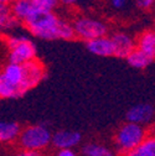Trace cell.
Returning <instances> with one entry per match:
<instances>
[{
    "instance_id": "cell-11",
    "label": "cell",
    "mask_w": 155,
    "mask_h": 156,
    "mask_svg": "<svg viewBox=\"0 0 155 156\" xmlns=\"http://www.w3.org/2000/svg\"><path fill=\"white\" fill-rule=\"evenodd\" d=\"M87 50L96 56H114L113 41L107 36H101L87 41Z\"/></svg>"
},
{
    "instance_id": "cell-17",
    "label": "cell",
    "mask_w": 155,
    "mask_h": 156,
    "mask_svg": "<svg viewBox=\"0 0 155 156\" xmlns=\"http://www.w3.org/2000/svg\"><path fill=\"white\" fill-rule=\"evenodd\" d=\"M32 3L37 10L52 11L57 6V4L60 3V0H32Z\"/></svg>"
},
{
    "instance_id": "cell-1",
    "label": "cell",
    "mask_w": 155,
    "mask_h": 156,
    "mask_svg": "<svg viewBox=\"0 0 155 156\" xmlns=\"http://www.w3.org/2000/svg\"><path fill=\"white\" fill-rule=\"evenodd\" d=\"M24 24L30 34L42 40H72L76 37L73 24L61 20L52 11H41L36 9Z\"/></svg>"
},
{
    "instance_id": "cell-5",
    "label": "cell",
    "mask_w": 155,
    "mask_h": 156,
    "mask_svg": "<svg viewBox=\"0 0 155 156\" xmlns=\"http://www.w3.org/2000/svg\"><path fill=\"white\" fill-rule=\"evenodd\" d=\"M8 62L24 65L36 58V47L29 38L21 36H8L5 38Z\"/></svg>"
},
{
    "instance_id": "cell-10",
    "label": "cell",
    "mask_w": 155,
    "mask_h": 156,
    "mask_svg": "<svg viewBox=\"0 0 155 156\" xmlns=\"http://www.w3.org/2000/svg\"><path fill=\"white\" fill-rule=\"evenodd\" d=\"M154 116V108L146 103H139L137 105H133L125 114V118L128 122L138 123V124H148Z\"/></svg>"
},
{
    "instance_id": "cell-3",
    "label": "cell",
    "mask_w": 155,
    "mask_h": 156,
    "mask_svg": "<svg viewBox=\"0 0 155 156\" xmlns=\"http://www.w3.org/2000/svg\"><path fill=\"white\" fill-rule=\"evenodd\" d=\"M24 78L23 65L8 62L0 74V95L2 98H17L24 93L21 90V83Z\"/></svg>"
},
{
    "instance_id": "cell-20",
    "label": "cell",
    "mask_w": 155,
    "mask_h": 156,
    "mask_svg": "<svg viewBox=\"0 0 155 156\" xmlns=\"http://www.w3.org/2000/svg\"><path fill=\"white\" fill-rule=\"evenodd\" d=\"M110 3H112V6L115 8V9H121L124 6L125 4V0H110Z\"/></svg>"
},
{
    "instance_id": "cell-8",
    "label": "cell",
    "mask_w": 155,
    "mask_h": 156,
    "mask_svg": "<svg viewBox=\"0 0 155 156\" xmlns=\"http://www.w3.org/2000/svg\"><path fill=\"white\" fill-rule=\"evenodd\" d=\"M113 46H114V56L119 58H127L135 48H137V42L133 38L124 34V32H117L112 37Z\"/></svg>"
},
{
    "instance_id": "cell-2",
    "label": "cell",
    "mask_w": 155,
    "mask_h": 156,
    "mask_svg": "<svg viewBox=\"0 0 155 156\" xmlns=\"http://www.w3.org/2000/svg\"><path fill=\"white\" fill-rule=\"evenodd\" d=\"M148 135L146 129L138 123L128 122L119 126L114 135V145L119 154L130 155L145 136Z\"/></svg>"
},
{
    "instance_id": "cell-16",
    "label": "cell",
    "mask_w": 155,
    "mask_h": 156,
    "mask_svg": "<svg viewBox=\"0 0 155 156\" xmlns=\"http://www.w3.org/2000/svg\"><path fill=\"white\" fill-rule=\"evenodd\" d=\"M81 152L85 156H110L112 155V151L107 146L102 144H97V143L86 144L81 149Z\"/></svg>"
},
{
    "instance_id": "cell-7",
    "label": "cell",
    "mask_w": 155,
    "mask_h": 156,
    "mask_svg": "<svg viewBox=\"0 0 155 156\" xmlns=\"http://www.w3.org/2000/svg\"><path fill=\"white\" fill-rule=\"evenodd\" d=\"M23 68H24V78L21 83V90L23 93H26L29 89L34 88L44 80L46 76V68L37 60H32L24 63Z\"/></svg>"
},
{
    "instance_id": "cell-14",
    "label": "cell",
    "mask_w": 155,
    "mask_h": 156,
    "mask_svg": "<svg viewBox=\"0 0 155 156\" xmlns=\"http://www.w3.org/2000/svg\"><path fill=\"white\" fill-rule=\"evenodd\" d=\"M154 58L155 57H153L148 52H145V51H143V50L137 47L127 57V61L132 67L138 68V69H143V68H146L154 61Z\"/></svg>"
},
{
    "instance_id": "cell-9",
    "label": "cell",
    "mask_w": 155,
    "mask_h": 156,
    "mask_svg": "<svg viewBox=\"0 0 155 156\" xmlns=\"http://www.w3.org/2000/svg\"><path fill=\"white\" fill-rule=\"evenodd\" d=\"M81 141V134L73 130H60L52 135L51 145L55 149H73Z\"/></svg>"
},
{
    "instance_id": "cell-6",
    "label": "cell",
    "mask_w": 155,
    "mask_h": 156,
    "mask_svg": "<svg viewBox=\"0 0 155 156\" xmlns=\"http://www.w3.org/2000/svg\"><path fill=\"white\" fill-rule=\"evenodd\" d=\"M73 27H74L76 37L81 38V40L86 42L97 37L106 36L108 32V26L103 21L87 16L77 17L73 21Z\"/></svg>"
},
{
    "instance_id": "cell-23",
    "label": "cell",
    "mask_w": 155,
    "mask_h": 156,
    "mask_svg": "<svg viewBox=\"0 0 155 156\" xmlns=\"http://www.w3.org/2000/svg\"><path fill=\"white\" fill-rule=\"evenodd\" d=\"M10 2H11V0H0V3H2V4H8Z\"/></svg>"
},
{
    "instance_id": "cell-22",
    "label": "cell",
    "mask_w": 155,
    "mask_h": 156,
    "mask_svg": "<svg viewBox=\"0 0 155 156\" xmlns=\"http://www.w3.org/2000/svg\"><path fill=\"white\" fill-rule=\"evenodd\" d=\"M77 2H78V0H60V3H62L63 5H73Z\"/></svg>"
},
{
    "instance_id": "cell-13",
    "label": "cell",
    "mask_w": 155,
    "mask_h": 156,
    "mask_svg": "<svg viewBox=\"0 0 155 156\" xmlns=\"http://www.w3.org/2000/svg\"><path fill=\"white\" fill-rule=\"evenodd\" d=\"M10 10L15 17H17L19 20L24 23L36 10V8L32 3V0H14Z\"/></svg>"
},
{
    "instance_id": "cell-4",
    "label": "cell",
    "mask_w": 155,
    "mask_h": 156,
    "mask_svg": "<svg viewBox=\"0 0 155 156\" xmlns=\"http://www.w3.org/2000/svg\"><path fill=\"white\" fill-rule=\"evenodd\" d=\"M52 141V135L45 125H29L21 130L17 143L23 150L44 151Z\"/></svg>"
},
{
    "instance_id": "cell-19",
    "label": "cell",
    "mask_w": 155,
    "mask_h": 156,
    "mask_svg": "<svg viewBox=\"0 0 155 156\" xmlns=\"http://www.w3.org/2000/svg\"><path fill=\"white\" fill-rule=\"evenodd\" d=\"M56 154H57V156H74V155H76V152H74L72 149H70V147L59 149Z\"/></svg>"
},
{
    "instance_id": "cell-21",
    "label": "cell",
    "mask_w": 155,
    "mask_h": 156,
    "mask_svg": "<svg viewBox=\"0 0 155 156\" xmlns=\"http://www.w3.org/2000/svg\"><path fill=\"white\" fill-rule=\"evenodd\" d=\"M21 155H25V156H38L41 155L40 151H35V150H23Z\"/></svg>"
},
{
    "instance_id": "cell-18",
    "label": "cell",
    "mask_w": 155,
    "mask_h": 156,
    "mask_svg": "<svg viewBox=\"0 0 155 156\" xmlns=\"http://www.w3.org/2000/svg\"><path fill=\"white\" fill-rule=\"evenodd\" d=\"M155 3V0H138L137 4L140 9H144V10H149Z\"/></svg>"
},
{
    "instance_id": "cell-15",
    "label": "cell",
    "mask_w": 155,
    "mask_h": 156,
    "mask_svg": "<svg viewBox=\"0 0 155 156\" xmlns=\"http://www.w3.org/2000/svg\"><path fill=\"white\" fill-rule=\"evenodd\" d=\"M132 156H155V135L148 134L143 141L135 147L132 154Z\"/></svg>"
},
{
    "instance_id": "cell-12",
    "label": "cell",
    "mask_w": 155,
    "mask_h": 156,
    "mask_svg": "<svg viewBox=\"0 0 155 156\" xmlns=\"http://www.w3.org/2000/svg\"><path fill=\"white\" fill-rule=\"evenodd\" d=\"M21 130V126L15 122H3L0 124V141L3 144H9L17 140Z\"/></svg>"
}]
</instances>
